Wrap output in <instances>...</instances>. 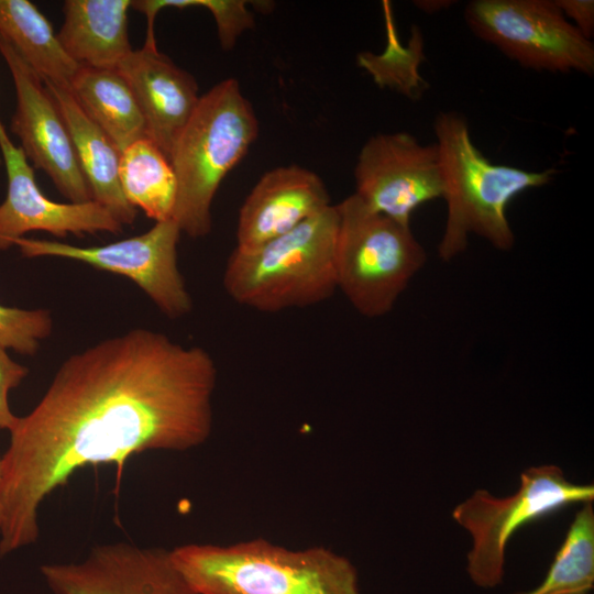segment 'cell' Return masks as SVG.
<instances>
[{
    "label": "cell",
    "instance_id": "13",
    "mask_svg": "<svg viewBox=\"0 0 594 594\" xmlns=\"http://www.w3.org/2000/svg\"><path fill=\"white\" fill-rule=\"evenodd\" d=\"M0 151L8 178L7 196L0 204L1 251L30 231H45L58 238L122 232V224L95 200L64 204L47 198L38 188L24 152L12 142L1 120Z\"/></svg>",
    "mask_w": 594,
    "mask_h": 594
},
{
    "label": "cell",
    "instance_id": "20",
    "mask_svg": "<svg viewBox=\"0 0 594 594\" xmlns=\"http://www.w3.org/2000/svg\"><path fill=\"white\" fill-rule=\"evenodd\" d=\"M119 177L128 201L155 222L172 219L177 182L167 156L148 138L121 151Z\"/></svg>",
    "mask_w": 594,
    "mask_h": 594
},
{
    "label": "cell",
    "instance_id": "7",
    "mask_svg": "<svg viewBox=\"0 0 594 594\" xmlns=\"http://www.w3.org/2000/svg\"><path fill=\"white\" fill-rule=\"evenodd\" d=\"M593 484H575L552 464L530 466L520 474L515 494L495 497L477 490L452 512L453 519L472 536L466 571L482 588L503 582L505 549L520 527L573 504L592 503Z\"/></svg>",
    "mask_w": 594,
    "mask_h": 594
},
{
    "label": "cell",
    "instance_id": "2",
    "mask_svg": "<svg viewBox=\"0 0 594 594\" xmlns=\"http://www.w3.org/2000/svg\"><path fill=\"white\" fill-rule=\"evenodd\" d=\"M169 552L196 594H361L354 564L322 546L289 549L255 538Z\"/></svg>",
    "mask_w": 594,
    "mask_h": 594
},
{
    "label": "cell",
    "instance_id": "10",
    "mask_svg": "<svg viewBox=\"0 0 594 594\" xmlns=\"http://www.w3.org/2000/svg\"><path fill=\"white\" fill-rule=\"evenodd\" d=\"M354 179V195L367 208L405 226L416 209L443 195L436 143L421 144L407 132L371 136L358 155Z\"/></svg>",
    "mask_w": 594,
    "mask_h": 594
},
{
    "label": "cell",
    "instance_id": "19",
    "mask_svg": "<svg viewBox=\"0 0 594 594\" xmlns=\"http://www.w3.org/2000/svg\"><path fill=\"white\" fill-rule=\"evenodd\" d=\"M0 35L44 82L69 90L79 68L63 48L51 22L29 0H0Z\"/></svg>",
    "mask_w": 594,
    "mask_h": 594
},
{
    "label": "cell",
    "instance_id": "16",
    "mask_svg": "<svg viewBox=\"0 0 594 594\" xmlns=\"http://www.w3.org/2000/svg\"><path fill=\"white\" fill-rule=\"evenodd\" d=\"M44 84L66 122L92 200L105 207L120 224H133L138 217V209L128 201L121 188L120 150L87 117L68 90L50 82Z\"/></svg>",
    "mask_w": 594,
    "mask_h": 594
},
{
    "label": "cell",
    "instance_id": "8",
    "mask_svg": "<svg viewBox=\"0 0 594 594\" xmlns=\"http://www.w3.org/2000/svg\"><path fill=\"white\" fill-rule=\"evenodd\" d=\"M465 22L482 41L526 68L594 73V45L550 0H472Z\"/></svg>",
    "mask_w": 594,
    "mask_h": 594
},
{
    "label": "cell",
    "instance_id": "14",
    "mask_svg": "<svg viewBox=\"0 0 594 594\" xmlns=\"http://www.w3.org/2000/svg\"><path fill=\"white\" fill-rule=\"evenodd\" d=\"M323 180L312 170L287 165L266 172L239 211L237 249H255L295 229L329 207Z\"/></svg>",
    "mask_w": 594,
    "mask_h": 594
},
{
    "label": "cell",
    "instance_id": "22",
    "mask_svg": "<svg viewBox=\"0 0 594 594\" xmlns=\"http://www.w3.org/2000/svg\"><path fill=\"white\" fill-rule=\"evenodd\" d=\"M131 7L146 16L145 42H155L154 20L166 8L199 7L209 10L216 21L218 37L224 51L233 48L239 36L254 26V18L242 0H134Z\"/></svg>",
    "mask_w": 594,
    "mask_h": 594
},
{
    "label": "cell",
    "instance_id": "6",
    "mask_svg": "<svg viewBox=\"0 0 594 594\" xmlns=\"http://www.w3.org/2000/svg\"><path fill=\"white\" fill-rule=\"evenodd\" d=\"M336 206L337 289L362 316L382 317L424 266L426 252L410 226L372 211L354 194Z\"/></svg>",
    "mask_w": 594,
    "mask_h": 594
},
{
    "label": "cell",
    "instance_id": "24",
    "mask_svg": "<svg viewBox=\"0 0 594 594\" xmlns=\"http://www.w3.org/2000/svg\"><path fill=\"white\" fill-rule=\"evenodd\" d=\"M28 373L29 369L12 360L0 344V429L10 432L18 424L19 417L9 407L8 394L21 384Z\"/></svg>",
    "mask_w": 594,
    "mask_h": 594
},
{
    "label": "cell",
    "instance_id": "4",
    "mask_svg": "<svg viewBox=\"0 0 594 594\" xmlns=\"http://www.w3.org/2000/svg\"><path fill=\"white\" fill-rule=\"evenodd\" d=\"M336 205L295 229L227 260L223 288L238 304L262 312L318 305L337 290Z\"/></svg>",
    "mask_w": 594,
    "mask_h": 594
},
{
    "label": "cell",
    "instance_id": "21",
    "mask_svg": "<svg viewBox=\"0 0 594 594\" xmlns=\"http://www.w3.org/2000/svg\"><path fill=\"white\" fill-rule=\"evenodd\" d=\"M543 581L515 594H590L594 587V510L582 504Z\"/></svg>",
    "mask_w": 594,
    "mask_h": 594
},
{
    "label": "cell",
    "instance_id": "1",
    "mask_svg": "<svg viewBox=\"0 0 594 594\" xmlns=\"http://www.w3.org/2000/svg\"><path fill=\"white\" fill-rule=\"evenodd\" d=\"M217 366L200 346L136 328L68 356L0 458V556L33 544L43 501L79 469L187 451L212 431Z\"/></svg>",
    "mask_w": 594,
    "mask_h": 594
},
{
    "label": "cell",
    "instance_id": "11",
    "mask_svg": "<svg viewBox=\"0 0 594 594\" xmlns=\"http://www.w3.org/2000/svg\"><path fill=\"white\" fill-rule=\"evenodd\" d=\"M0 54L16 97L10 129L20 140L26 158L52 179L69 202L92 200L66 122L44 81L1 35Z\"/></svg>",
    "mask_w": 594,
    "mask_h": 594
},
{
    "label": "cell",
    "instance_id": "3",
    "mask_svg": "<svg viewBox=\"0 0 594 594\" xmlns=\"http://www.w3.org/2000/svg\"><path fill=\"white\" fill-rule=\"evenodd\" d=\"M447 202V221L438 245L442 261H451L474 233L494 248L508 251L515 237L506 209L521 193L549 184L557 170H527L495 164L473 143L466 119L440 112L433 123Z\"/></svg>",
    "mask_w": 594,
    "mask_h": 594
},
{
    "label": "cell",
    "instance_id": "12",
    "mask_svg": "<svg viewBox=\"0 0 594 594\" xmlns=\"http://www.w3.org/2000/svg\"><path fill=\"white\" fill-rule=\"evenodd\" d=\"M40 570L54 594H196L169 550L128 542L96 546L81 561Z\"/></svg>",
    "mask_w": 594,
    "mask_h": 594
},
{
    "label": "cell",
    "instance_id": "23",
    "mask_svg": "<svg viewBox=\"0 0 594 594\" xmlns=\"http://www.w3.org/2000/svg\"><path fill=\"white\" fill-rule=\"evenodd\" d=\"M53 330L47 309H21L0 304V344L20 354L34 355Z\"/></svg>",
    "mask_w": 594,
    "mask_h": 594
},
{
    "label": "cell",
    "instance_id": "5",
    "mask_svg": "<svg viewBox=\"0 0 594 594\" xmlns=\"http://www.w3.org/2000/svg\"><path fill=\"white\" fill-rule=\"evenodd\" d=\"M257 134V117L238 80L224 79L200 96L169 154L177 182L172 219L182 232L210 233L215 195Z\"/></svg>",
    "mask_w": 594,
    "mask_h": 594
},
{
    "label": "cell",
    "instance_id": "9",
    "mask_svg": "<svg viewBox=\"0 0 594 594\" xmlns=\"http://www.w3.org/2000/svg\"><path fill=\"white\" fill-rule=\"evenodd\" d=\"M180 229L173 220L155 222L146 232L100 246L20 238L13 243L28 258L59 257L123 275L133 280L169 319L187 316L193 299L177 265Z\"/></svg>",
    "mask_w": 594,
    "mask_h": 594
},
{
    "label": "cell",
    "instance_id": "15",
    "mask_svg": "<svg viewBox=\"0 0 594 594\" xmlns=\"http://www.w3.org/2000/svg\"><path fill=\"white\" fill-rule=\"evenodd\" d=\"M144 117L147 138L167 156L200 96L195 78L157 48L133 50L117 67Z\"/></svg>",
    "mask_w": 594,
    "mask_h": 594
},
{
    "label": "cell",
    "instance_id": "17",
    "mask_svg": "<svg viewBox=\"0 0 594 594\" xmlns=\"http://www.w3.org/2000/svg\"><path fill=\"white\" fill-rule=\"evenodd\" d=\"M130 0H67L57 34L79 66L117 69L133 51L128 32Z\"/></svg>",
    "mask_w": 594,
    "mask_h": 594
},
{
    "label": "cell",
    "instance_id": "18",
    "mask_svg": "<svg viewBox=\"0 0 594 594\" xmlns=\"http://www.w3.org/2000/svg\"><path fill=\"white\" fill-rule=\"evenodd\" d=\"M68 91L120 152L134 141L147 138L135 96L118 69L79 66Z\"/></svg>",
    "mask_w": 594,
    "mask_h": 594
},
{
    "label": "cell",
    "instance_id": "25",
    "mask_svg": "<svg viewBox=\"0 0 594 594\" xmlns=\"http://www.w3.org/2000/svg\"><path fill=\"white\" fill-rule=\"evenodd\" d=\"M563 16L587 40L594 35L593 0H553Z\"/></svg>",
    "mask_w": 594,
    "mask_h": 594
}]
</instances>
